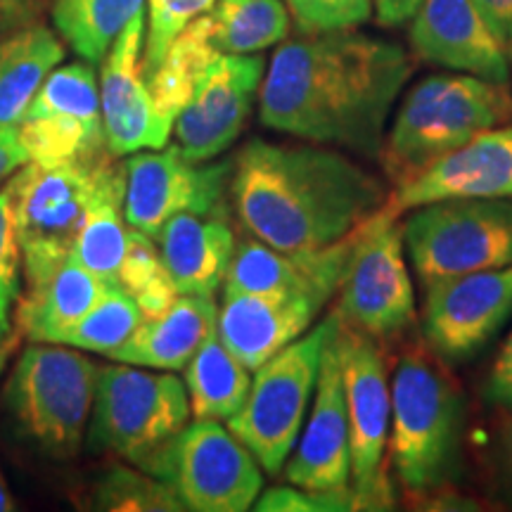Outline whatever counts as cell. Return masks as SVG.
<instances>
[{"instance_id":"d4e9b609","label":"cell","mask_w":512,"mask_h":512,"mask_svg":"<svg viewBox=\"0 0 512 512\" xmlns=\"http://www.w3.org/2000/svg\"><path fill=\"white\" fill-rule=\"evenodd\" d=\"M219 306L214 294H178L176 302L155 318H145L112 358L136 368L181 370L216 330Z\"/></svg>"},{"instance_id":"7c38bea8","label":"cell","mask_w":512,"mask_h":512,"mask_svg":"<svg viewBox=\"0 0 512 512\" xmlns=\"http://www.w3.org/2000/svg\"><path fill=\"white\" fill-rule=\"evenodd\" d=\"M339 323L380 339L399 337L415 323V290L403 256L399 219L382 207L358 226L339 285Z\"/></svg>"},{"instance_id":"30bf717a","label":"cell","mask_w":512,"mask_h":512,"mask_svg":"<svg viewBox=\"0 0 512 512\" xmlns=\"http://www.w3.org/2000/svg\"><path fill=\"white\" fill-rule=\"evenodd\" d=\"M143 472L174 486L195 512H245L264 486L259 460L219 420L195 418Z\"/></svg>"},{"instance_id":"4dcf8cb0","label":"cell","mask_w":512,"mask_h":512,"mask_svg":"<svg viewBox=\"0 0 512 512\" xmlns=\"http://www.w3.org/2000/svg\"><path fill=\"white\" fill-rule=\"evenodd\" d=\"M143 320L145 316L136 299L124 287L114 285L86 316L76 320L69 330H64L53 344H67L74 349L114 356L128 339L136 335Z\"/></svg>"},{"instance_id":"7a4b0ae2","label":"cell","mask_w":512,"mask_h":512,"mask_svg":"<svg viewBox=\"0 0 512 512\" xmlns=\"http://www.w3.org/2000/svg\"><path fill=\"white\" fill-rule=\"evenodd\" d=\"M230 195L256 240L283 252H309L354 233L389 192L339 152L252 140L235 159Z\"/></svg>"},{"instance_id":"4316f807","label":"cell","mask_w":512,"mask_h":512,"mask_svg":"<svg viewBox=\"0 0 512 512\" xmlns=\"http://www.w3.org/2000/svg\"><path fill=\"white\" fill-rule=\"evenodd\" d=\"M219 55L221 53L211 43L207 15L197 17L176 36V41L164 53L162 62L145 74L147 91L152 95L159 117L169 121L171 126L176 124L178 114L190 102L202 74Z\"/></svg>"},{"instance_id":"ac0fdd59","label":"cell","mask_w":512,"mask_h":512,"mask_svg":"<svg viewBox=\"0 0 512 512\" xmlns=\"http://www.w3.org/2000/svg\"><path fill=\"white\" fill-rule=\"evenodd\" d=\"M470 197H512V126L477 133L415 181L389 192L382 211L401 219L425 204Z\"/></svg>"},{"instance_id":"f6af8a7d","label":"cell","mask_w":512,"mask_h":512,"mask_svg":"<svg viewBox=\"0 0 512 512\" xmlns=\"http://www.w3.org/2000/svg\"><path fill=\"white\" fill-rule=\"evenodd\" d=\"M501 451H503V460L508 472L512 475V415L503 420V430H501Z\"/></svg>"},{"instance_id":"60d3db41","label":"cell","mask_w":512,"mask_h":512,"mask_svg":"<svg viewBox=\"0 0 512 512\" xmlns=\"http://www.w3.org/2000/svg\"><path fill=\"white\" fill-rule=\"evenodd\" d=\"M29 162L27 150L19 143L17 126L0 128V181L10 178L17 169H22Z\"/></svg>"},{"instance_id":"8d00e7d4","label":"cell","mask_w":512,"mask_h":512,"mask_svg":"<svg viewBox=\"0 0 512 512\" xmlns=\"http://www.w3.org/2000/svg\"><path fill=\"white\" fill-rule=\"evenodd\" d=\"M254 510L261 512H339L356 510L354 489L306 491L299 486H273L256 498Z\"/></svg>"},{"instance_id":"7dc6e473","label":"cell","mask_w":512,"mask_h":512,"mask_svg":"<svg viewBox=\"0 0 512 512\" xmlns=\"http://www.w3.org/2000/svg\"><path fill=\"white\" fill-rule=\"evenodd\" d=\"M508 46H510V53H512V34H510V41H508Z\"/></svg>"},{"instance_id":"d6986e66","label":"cell","mask_w":512,"mask_h":512,"mask_svg":"<svg viewBox=\"0 0 512 512\" xmlns=\"http://www.w3.org/2000/svg\"><path fill=\"white\" fill-rule=\"evenodd\" d=\"M358 228L335 245L309 252H283L261 240L235 245L223 287L226 292L304 297L323 306L339 292Z\"/></svg>"},{"instance_id":"cb8c5ba5","label":"cell","mask_w":512,"mask_h":512,"mask_svg":"<svg viewBox=\"0 0 512 512\" xmlns=\"http://www.w3.org/2000/svg\"><path fill=\"white\" fill-rule=\"evenodd\" d=\"M155 242L178 294H216L235 252L223 214L185 211L164 223Z\"/></svg>"},{"instance_id":"2e32d148","label":"cell","mask_w":512,"mask_h":512,"mask_svg":"<svg viewBox=\"0 0 512 512\" xmlns=\"http://www.w3.org/2000/svg\"><path fill=\"white\" fill-rule=\"evenodd\" d=\"M259 55L221 53L202 74L195 93L176 119L181 152L192 162H211L238 140L261 88Z\"/></svg>"},{"instance_id":"ee69618b","label":"cell","mask_w":512,"mask_h":512,"mask_svg":"<svg viewBox=\"0 0 512 512\" xmlns=\"http://www.w3.org/2000/svg\"><path fill=\"white\" fill-rule=\"evenodd\" d=\"M10 309H12L10 304L0 302V375H3L5 366H8L10 356L15 354L19 337H22V332H19L17 323H12Z\"/></svg>"},{"instance_id":"d590c367","label":"cell","mask_w":512,"mask_h":512,"mask_svg":"<svg viewBox=\"0 0 512 512\" xmlns=\"http://www.w3.org/2000/svg\"><path fill=\"white\" fill-rule=\"evenodd\" d=\"M302 34L354 29L368 22L373 0H287Z\"/></svg>"},{"instance_id":"ba28073f","label":"cell","mask_w":512,"mask_h":512,"mask_svg":"<svg viewBox=\"0 0 512 512\" xmlns=\"http://www.w3.org/2000/svg\"><path fill=\"white\" fill-rule=\"evenodd\" d=\"M188 387L171 373L136 366L98 370L88 444L145 470L190 420Z\"/></svg>"},{"instance_id":"e0dca14e","label":"cell","mask_w":512,"mask_h":512,"mask_svg":"<svg viewBox=\"0 0 512 512\" xmlns=\"http://www.w3.org/2000/svg\"><path fill=\"white\" fill-rule=\"evenodd\" d=\"M143 12L128 22L102 60L100 110L107 150L114 157L140 150H162L169 143L171 126L159 117L143 74Z\"/></svg>"},{"instance_id":"5bb4252c","label":"cell","mask_w":512,"mask_h":512,"mask_svg":"<svg viewBox=\"0 0 512 512\" xmlns=\"http://www.w3.org/2000/svg\"><path fill=\"white\" fill-rule=\"evenodd\" d=\"M124 219L157 240L166 221L178 214H223L230 162H192L178 145L162 152H133L126 159Z\"/></svg>"},{"instance_id":"ab89813d","label":"cell","mask_w":512,"mask_h":512,"mask_svg":"<svg viewBox=\"0 0 512 512\" xmlns=\"http://www.w3.org/2000/svg\"><path fill=\"white\" fill-rule=\"evenodd\" d=\"M43 5L46 0H0V36L36 24Z\"/></svg>"},{"instance_id":"9c48e42d","label":"cell","mask_w":512,"mask_h":512,"mask_svg":"<svg viewBox=\"0 0 512 512\" xmlns=\"http://www.w3.org/2000/svg\"><path fill=\"white\" fill-rule=\"evenodd\" d=\"M403 245L422 283L512 266V197L441 200L413 209Z\"/></svg>"},{"instance_id":"277c9868","label":"cell","mask_w":512,"mask_h":512,"mask_svg":"<svg viewBox=\"0 0 512 512\" xmlns=\"http://www.w3.org/2000/svg\"><path fill=\"white\" fill-rule=\"evenodd\" d=\"M8 183L24 275H36L72 256L79 230L100 202L124 197L126 169L107 152L88 162H27Z\"/></svg>"},{"instance_id":"8fae6325","label":"cell","mask_w":512,"mask_h":512,"mask_svg":"<svg viewBox=\"0 0 512 512\" xmlns=\"http://www.w3.org/2000/svg\"><path fill=\"white\" fill-rule=\"evenodd\" d=\"M335 342L342 361L349 413L351 489L356 510H389L394 503L387 475L392 430V384L373 337L339 323Z\"/></svg>"},{"instance_id":"83f0119b","label":"cell","mask_w":512,"mask_h":512,"mask_svg":"<svg viewBox=\"0 0 512 512\" xmlns=\"http://www.w3.org/2000/svg\"><path fill=\"white\" fill-rule=\"evenodd\" d=\"M185 368L190 411L197 420H230L247 401L252 387L249 370L221 342L216 330Z\"/></svg>"},{"instance_id":"52a82bcc","label":"cell","mask_w":512,"mask_h":512,"mask_svg":"<svg viewBox=\"0 0 512 512\" xmlns=\"http://www.w3.org/2000/svg\"><path fill=\"white\" fill-rule=\"evenodd\" d=\"M332 313L256 370L247 401L228 420L230 432L245 444L268 475H278L297 446L309 401L316 392L323 351L335 335Z\"/></svg>"},{"instance_id":"b9f144b4","label":"cell","mask_w":512,"mask_h":512,"mask_svg":"<svg viewBox=\"0 0 512 512\" xmlns=\"http://www.w3.org/2000/svg\"><path fill=\"white\" fill-rule=\"evenodd\" d=\"M489 29L508 46L512 34V0H475Z\"/></svg>"},{"instance_id":"ffe728a7","label":"cell","mask_w":512,"mask_h":512,"mask_svg":"<svg viewBox=\"0 0 512 512\" xmlns=\"http://www.w3.org/2000/svg\"><path fill=\"white\" fill-rule=\"evenodd\" d=\"M337 332V330H335ZM287 482L306 491L351 489L349 413L335 335L323 351L309 422L294 456L285 463Z\"/></svg>"},{"instance_id":"f35d334b","label":"cell","mask_w":512,"mask_h":512,"mask_svg":"<svg viewBox=\"0 0 512 512\" xmlns=\"http://www.w3.org/2000/svg\"><path fill=\"white\" fill-rule=\"evenodd\" d=\"M486 399L494 406H501L505 411H512V332L505 339L498 354L494 370H491L489 382H486Z\"/></svg>"},{"instance_id":"836d02e7","label":"cell","mask_w":512,"mask_h":512,"mask_svg":"<svg viewBox=\"0 0 512 512\" xmlns=\"http://www.w3.org/2000/svg\"><path fill=\"white\" fill-rule=\"evenodd\" d=\"M91 508L114 510V512H157L185 510L174 486L162 479L147 475V472L114 467L105 477L95 482Z\"/></svg>"},{"instance_id":"bcb514c9","label":"cell","mask_w":512,"mask_h":512,"mask_svg":"<svg viewBox=\"0 0 512 512\" xmlns=\"http://www.w3.org/2000/svg\"><path fill=\"white\" fill-rule=\"evenodd\" d=\"M15 508H17V505H15V498L10 496L8 484H5L3 475H0V512H12Z\"/></svg>"},{"instance_id":"9a60e30c","label":"cell","mask_w":512,"mask_h":512,"mask_svg":"<svg viewBox=\"0 0 512 512\" xmlns=\"http://www.w3.org/2000/svg\"><path fill=\"white\" fill-rule=\"evenodd\" d=\"M512 316V266L444 278L427 285L422 335L446 361H467Z\"/></svg>"},{"instance_id":"44dd1931","label":"cell","mask_w":512,"mask_h":512,"mask_svg":"<svg viewBox=\"0 0 512 512\" xmlns=\"http://www.w3.org/2000/svg\"><path fill=\"white\" fill-rule=\"evenodd\" d=\"M408 38L422 62L486 81L510 79L508 46L489 29L475 0H422Z\"/></svg>"},{"instance_id":"5b68a950","label":"cell","mask_w":512,"mask_h":512,"mask_svg":"<svg viewBox=\"0 0 512 512\" xmlns=\"http://www.w3.org/2000/svg\"><path fill=\"white\" fill-rule=\"evenodd\" d=\"M463 401L444 370L425 351L401 358L392 380L389 453L401 486L430 494L444 486L458 463Z\"/></svg>"},{"instance_id":"74e56055","label":"cell","mask_w":512,"mask_h":512,"mask_svg":"<svg viewBox=\"0 0 512 512\" xmlns=\"http://www.w3.org/2000/svg\"><path fill=\"white\" fill-rule=\"evenodd\" d=\"M19 266H22V245H19L15 207H12V188L5 183L0 190V302L15 306L22 285H19Z\"/></svg>"},{"instance_id":"4fadbf2b","label":"cell","mask_w":512,"mask_h":512,"mask_svg":"<svg viewBox=\"0 0 512 512\" xmlns=\"http://www.w3.org/2000/svg\"><path fill=\"white\" fill-rule=\"evenodd\" d=\"M29 162L55 166L107 155L100 83L91 62L55 67L17 124Z\"/></svg>"},{"instance_id":"603a6c76","label":"cell","mask_w":512,"mask_h":512,"mask_svg":"<svg viewBox=\"0 0 512 512\" xmlns=\"http://www.w3.org/2000/svg\"><path fill=\"white\" fill-rule=\"evenodd\" d=\"M114 287L74 256L36 275H24L15 323L29 342H57L64 330L81 320Z\"/></svg>"},{"instance_id":"f1b7e54d","label":"cell","mask_w":512,"mask_h":512,"mask_svg":"<svg viewBox=\"0 0 512 512\" xmlns=\"http://www.w3.org/2000/svg\"><path fill=\"white\" fill-rule=\"evenodd\" d=\"M143 8L145 0H53L50 15L64 43L81 60L98 64Z\"/></svg>"},{"instance_id":"e575fe53","label":"cell","mask_w":512,"mask_h":512,"mask_svg":"<svg viewBox=\"0 0 512 512\" xmlns=\"http://www.w3.org/2000/svg\"><path fill=\"white\" fill-rule=\"evenodd\" d=\"M216 0H150V29L143 48V74L152 72L176 36L195 22L197 17L207 15Z\"/></svg>"},{"instance_id":"6da1fadb","label":"cell","mask_w":512,"mask_h":512,"mask_svg":"<svg viewBox=\"0 0 512 512\" xmlns=\"http://www.w3.org/2000/svg\"><path fill=\"white\" fill-rule=\"evenodd\" d=\"M413 60L392 41L354 29L306 34L275 50L259 119L273 131L377 155Z\"/></svg>"},{"instance_id":"f546056e","label":"cell","mask_w":512,"mask_h":512,"mask_svg":"<svg viewBox=\"0 0 512 512\" xmlns=\"http://www.w3.org/2000/svg\"><path fill=\"white\" fill-rule=\"evenodd\" d=\"M207 17L211 43L230 55L259 53L290 31V10L283 0H216Z\"/></svg>"},{"instance_id":"d6a6232c","label":"cell","mask_w":512,"mask_h":512,"mask_svg":"<svg viewBox=\"0 0 512 512\" xmlns=\"http://www.w3.org/2000/svg\"><path fill=\"white\" fill-rule=\"evenodd\" d=\"M119 287H124L136 299L145 318H155L164 313L178 297L157 242L136 228L128 230V247L124 264H121Z\"/></svg>"},{"instance_id":"484cf974","label":"cell","mask_w":512,"mask_h":512,"mask_svg":"<svg viewBox=\"0 0 512 512\" xmlns=\"http://www.w3.org/2000/svg\"><path fill=\"white\" fill-rule=\"evenodd\" d=\"M62 60V41L41 22L0 36V128L19 124Z\"/></svg>"},{"instance_id":"7402d4cb","label":"cell","mask_w":512,"mask_h":512,"mask_svg":"<svg viewBox=\"0 0 512 512\" xmlns=\"http://www.w3.org/2000/svg\"><path fill=\"white\" fill-rule=\"evenodd\" d=\"M320 306L304 297L226 292L216 320L221 342L249 373L309 330Z\"/></svg>"},{"instance_id":"8992f818","label":"cell","mask_w":512,"mask_h":512,"mask_svg":"<svg viewBox=\"0 0 512 512\" xmlns=\"http://www.w3.org/2000/svg\"><path fill=\"white\" fill-rule=\"evenodd\" d=\"M98 370L67 344L31 342L5 387V406L19 434L48 458L76 456L91 427Z\"/></svg>"},{"instance_id":"3957f363","label":"cell","mask_w":512,"mask_h":512,"mask_svg":"<svg viewBox=\"0 0 512 512\" xmlns=\"http://www.w3.org/2000/svg\"><path fill=\"white\" fill-rule=\"evenodd\" d=\"M508 121H512L508 83L472 74L427 76L403 98L377 159L387 181L403 188L477 133Z\"/></svg>"},{"instance_id":"1f68e13d","label":"cell","mask_w":512,"mask_h":512,"mask_svg":"<svg viewBox=\"0 0 512 512\" xmlns=\"http://www.w3.org/2000/svg\"><path fill=\"white\" fill-rule=\"evenodd\" d=\"M128 223L124 219V197L100 202L79 230L72 256L88 271L119 285L121 264L128 247Z\"/></svg>"},{"instance_id":"7bdbcfd3","label":"cell","mask_w":512,"mask_h":512,"mask_svg":"<svg viewBox=\"0 0 512 512\" xmlns=\"http://www.w3.org/2000/svg\"><path fill=\"white\" fill-rule=\"evenodd\" d=\"M422 0H373L375 19L382 27H399L413 19Z\"/></svg>"}]
</instances>
